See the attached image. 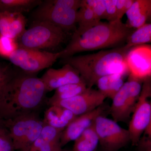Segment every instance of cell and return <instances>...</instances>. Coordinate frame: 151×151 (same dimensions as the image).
<instances>
[{"instance_id":"cell-1","label":"cell","mask_w":151,"mask_h":151,"mask_svg":"<svg viewBox=\"0 0 151 151\" xmlns=\"http://www.w3.org/2000/svg\"><path fill=\"white\" fill-rule=\"evenodd\" d=\"M41 78L33 74H14L3 91L0 116L5 120L23 113L37 112L47 103V93Z\"/></svg>"},{"instance_id":"cell-2","label":"cell","mask_w":151,"mask_h":151,"mask_svg":"<svg viewBox=\"0 0 151 151\" xmlns=\"http://www.w3.org/2000/svg\"><path fill=\"white\" fill-rule=\"evenodd\" d=\"M131 48L124 45L90 54L73 55L62 59L61 62L77 70L87 88H92L103 76L113 74L124 76L129 73L126 57Z\"/></svg>"},{"instance_id":"cell-3","label":"cell","mask_w":151,"mask_h":151,"mask_svg":"<svg viewBox=\"0 0 151 151\" xmlns=\"http://www.w3.org/2000/svg\"><path fill=\"white\" fill-rule=\"evenodd\" d=\"M122 20L100 22L81 35L71 37L67 46L60 51V59L79 52L108 49L122 46L133 32Z\"/></svg>"},{"instance_id":"cell-4","label":"cell","mask_w":151,"mask_h":151,"mask_svg":"<svg viewBox=\"0 0 151 151\" xmlns=\"http://www.w3.org/2000/svg\"><path fill=\"white\" fill-rule=\"evenodd\" d=\"M81 0H47L42 1L32 14L34 21L51 23L65 32L77 26V14Z\"/></svg>"},{"instance_id":"cell-5","label":"cell","mask_w":151,"mask_h":151,"mask_svg":"<svg viewBox=\"0 0 151 151\" xmlns=\"http://www.w3.org/2000/svg\"><path fill=\"white\" fill-rule=\"evenodd\" d=\"M66 36L67 32L51 23L34 21L17 41L19 47L41 50L57 48Z\"/></svg>"},{"instance_id":"cell-6","label":"cell","mask_w":151,"mask_h":151,"mask_svg":"<svg viewBox=\"0 0 151 151\" xmlns=\"http://www.w3.org/2000/svg\"><path fill=\"white\" fill-rule=\"evenodd\" d=\"M37 113H23L5 120V127L15 151L27 149L40 136L44 124Z\"/></svg>"},{"instance_id":"cell-7","label":"cell","mask_w":151,"mask_h":151,"mask_svg":"<svg viewBox=\"0 0 151 151\" xmlns=\"http://www.w3.org/2000/svg\"><path fill=\"white\" fill-rule=\"evenodd\" d=\"M143 81L129 76L128 80L112 99L110 109L113 121L129 122L142 91Z\"/></svg>"},{"instance_id":"cell-8","label":"cell","mask_w":151,"mask_h":151,"mask_svg":"<svg viewBox=\"0 0 151 151\" xmlns=\"http://www.w3.org/2000/svg\"><path fill=\"white\" fill-rule=\"evenodd\" d=\"M151 119V77L143 82L142 91L132 118L129 130L132 145H138Z\"/></svg>"},{"instance_id":"cell-9","label":"cell","mask_w":151,"mask_h":151,"mask_svg":"<svg viewBox=\"0 0 151 151\" xmlns=\"http://www.w3.org/2000/svg\"><path fill=\"white\" fill-rule=\"evenodd\" d=\"M61 53L19 47L9 60L26 73L33 74L47 68L60 58Z\"/></svg>"},{"instance_id":"cell-10","label":"cell","mask_w":151,"mask_h":151,"mask_svg":"<svg viewBox=\"0 0 151 151\" xmlns=\"http://www.w3.org/2000/svg\"><path fill=\"white\" fill-rule=\"evenodd\" d=\"M94 127L99 144L105 151H118L131 142L128 129L122 128L118 123L103 115L96 118Z\"/></svg>"},{"instance_id":"cell-11","label":"cell","mask_w":151,"mask_h":151,"mask_svg":"<svg viewBox=\"0 0 151 151\" xmlns=\"http://www.w3.org/2000/svg\"><path fill=\"white\" fill-rule=\"evenodd\" d=\"M129 76L144 81L151 77V46L142 45L130 49L126 57Z\"/></svg>"},{"instance_id":"cell-12","label":"cell","mask_w":151,"mask_h":151,"mask_svg":"<svg viewBox=\"0 0 151 151\" xmlns=\"http://www.w3.org/2000/svg\"><path fill=\"white\" fill-rule=\"evenodd\" d=\"M106 97L98 90L88 88L85 92L70 99L57 101V105L70 110L76 116L93 111L103 105Z\"/></svg>"},{"instance_id":"cell-13","label":"cell","mask_w":151,"mask_h":151,"mask_svg":"<svg viewBox=\"0 0 151 151\" xmlns=\"http://www.w3.org/2000/svg\"><path fill=\"white\" fill-rule=\"evenodd\" d=\"M40 78L47 92L66 84L84 82L78 71L67 64L58 69L50 68Z\"/></svg>"},{"instance_id":"cell-14","label":"cell","mask_w":151,"mask_h":151,"mask_svg":"<svg viewBox=\"0 0 151 151\" xmlns=\"http://www.w3.org/2000/svg\"><path fill=\"white\" fill-rule=\"evenodd\" d=\"M105 110L103 105L93 111L77 116L63 131L60 138L62 147L70 142H74L85 130L92 126L98 116L103 115Z\"/></svg>"},{"instance_id":"cell-15","label":"cell","mask_w":151,"mask_h":151,"mask_svg":"<svg viewBox=\"0 0 151 151\" xmlns=\"http://www.w3.org/2000/svg\"><path fill=\"white\" fill-rule=\"evenodd\" d=\"M63 131L44 125L39 137L28 148L21 151H62L60 138Z\"/></svg>"},{"instance_id":"cell-16","label":"cell","mask_w":151,"mask_h":151,"mask_svg":"<svg viewBox=\"0 0 151 151\" xmlns=\"http://www.w3.org/2000/svg\"><path fill=\"white\" fill-rule=\"evenodd\" d=\"M26 24L22 14L0 12V35L17 40L26 30Z\"/></svg>"},{"instance_id":"cell-17","label":"cell","mask_w":151,"mask_h":151,"mask_svg":"<svg viewBox=\"0 0 151 151\" xmlns=\"http://www.w3.org/2000/svg\"><path fill=\"white\" fill-rule=\"evenodd\" d=\"M77 116L67 108L51 105L45 110L42 120L44 125L64 130Z\"/></svg>"},{"instance_id":"cell-18","label":"cell","mask_w":151,"mask_h":151,"mask_svg":"<svg viewBox=\"0 0 151 151\" xmlns=\"http://www.w3.org/2000/svg\"><path fill=\"white\" fill-rule=\"evenodd\" d=\"M151 8V0H134L126 14L127 25L137 29L147 23Z\"/></svg>"},{"instance_id":"cell-19","label":"cell","mask_w":151,"mask_h":151,"mask_svg":"<svg viewBox=\"0 0 151 151\" xmlns=\"http://www.w3.org/2000/svg\"><path fill=\"white\" fill-rule=\"evenodd\" d=\"M124 77V76L119 74L105 76L98 79L95 85L106 98L112 100L125 83Z\"/></svg>"},{"instance_id":"cell-20","label":"cell","mask_w":151,"mask_h":151,"mask_svg":"<svg viewBox=\"0 0 151 151\" xmlns=\"http://www.w3.org/2000/svg\"><path fill=\"white\" fill-rule=\"evenodd\" d=\"M100 22L97 21L92 9L81 0L77 14V28L72 37L78 36Z\"/></svg>"},{"instance_id":"cell-21","label":"cell","mask_w":151,"mask_h":151,"mask_svg":"<svg viewBox=\"0 0 151 151\" xmlns=\"http://www.w3.org/2000/svg\"><path fill=\"white\" fill-rule=\"evenodd\" d=\"M99 144L94 123L74 141L72 151H95Z\"/></svg>"},{"instance_id":"cell-22","label":"cell","mask_w":151,"mask_h":151,"mask_svg":"<svg viewBox=\"0 0 151 151\" xmlns=\"http://www.w3.org/2000/svg\"><path fill=\"white\" fill-rule=\"evenodd\" d=\"M88 88L85 82L68 84L60 86L55 90L54 94L51 97L47 99V105H49L54 102L70 99L82 94Z\"/></svg>"},{"instance_id":"cell-23","label":"cell","mask_w":151,"mask_h":151,"mask_svg":"<svg viewBox=\"0 0 151 151\" xmlns=\"http://www.w3.org/2000/svg\"><path fill=\"white\" fill-rule=\"evenodd\" d=\"M40 0H0V12L22 14L38 6Z\"/></svg>"},{"instance_id":"cell-24","label":"cell","mask_w":151,"mask_h":151,"mask_svg":"<svg viewBox=\"0 0 151 151\" xmlns=\"http://www.w3.org/2000/svg\"><path fill=\"white\" fill-rule=\"evenodd\" d=\"M151 43V23H146L135 29L127 40L125 45L128 47Z\"/></svg>"},{"instance_id":"cell-25","label":"cell","mask_w":151,"mask_h":151,"mask_svg":"<svg viewBox=\"0 0 151 151\" xmlns=\"http://www.w3.org/2000/svg\"><path fill=\"white\" fill-rule=\"evenodd\" d=\"M19 47L16 40L0 35V55L9 58Z\"/></svg>"},{"instance_id":"cell-26","label":"cell","mask_w":151,"mask_h":151,"mask_svg":"<svg viewBox=\"0 0 151 151\" xmlns=\"http://www.w3.org/2000/svg\"><path fill=\"white\" fill-rule=\"evenodd\" d=\"M84 3L92 9L98 22L104 19L105 5L104 0H84Z\"/></svg>"},{"instance_id":"cell-27","label":"cell","mask_w":151,"mask_h":151,"mask_svg":"<svg viewBox=\"0 0 151 151\" xmlns=\"http://www.w3.org/2000/svg\"><path fill=\"white\" fill-rule=\"evenodd\" d=\"M105 5V14L104 19L108 22L116 21L118 19L117 16L116 2L117 0H104Z\"/></svg>"},{"instance_id":"cell-28","label":"cell","mask_w":151,"mask_h":151,"mask_svg":"<svg viewBox=\"0 0 151 151\" xmlns=\"http://www.w3.org/2000/svg\"><path fill=\"white\" fill-rule=\"evenodd\" d=\"M0 151H15L6 128L0 129Z\"/></svg>"},{"instance_id":"cell-29","label":"cell","mask_w":151,"mask_h":151,"mask_svg":"<svg viewBox=\"0 0 151 151\" xmlns=\"http://www.w3.org/2000/svg\"><path fill=\"white\" fill-rule=\"evenodd\" d=\"M137 146L139 148V151H149L151 150V119Z\"/></svg>"},{"instance_id":"cell-30","label":"cell","mask_w":151,"mask_h":151,"mask_svg":"<svg viewBox=\"0 0 151 151\" xmlns=\"http://www.w3.org/2000/svg\"><path fill=\"white\" fill-rule=\"evenodd\" d=\"M14 74L9 66L0 65V88H4Z\"/></svg>"},{"instance_id":"cell-31","label":"cell","mask_w":151,"mask_h":151,"mask_svg":"<svg viewBox=\"0 0 151 151\" xmlns=\"http://www.w3.org/2000/svg\"><path fill=\"white\" fill-rule=\"evenodd\" d=\"M134 0H117L116 9L118 19L122 20L130 9Z\"/></svg>"},{"instance_id":"cell-32","label":"cell","mask_w":151,"mask_h":151,"mask_svg":"<svg viewBox=\"0 0 151 151\" xmlns=\"http://www.w3.org/2000/svg\"><path fill=\"white\" fill-rule=\"evenodd\" d=\"M5 128V120L0 116V129Z\"/></svg>"},{"instance_id":"cell-33","label":"cell","mask_w":151,"mask_h":151,"mask_svg":"<svg viewBox=\"0 0 151 151\" xmlns=\"http://www.w3.org/2000/svg\"><path fill=\"white\" fill-rule=\"evenodd\" d=\"M147 23H151V8L147 20Z\"/></svg>"},{"instance_id":"cell-34","label":"cell","mask_w":151,"mask_h":151,"mask_svg":"<svg viewBox=\"0 0 151 151\" xmlns=\"http://www.w3.org/2000/svg\"><path fill=\"white\" fill-rule=\"evenodd\" d=\"M62 151H68L66 150H63Z\"/></svg>"},{"instance_id":"cell-35","label":"cell","mask_w":151,"mask_h":151,"mask_svg":"<svg viewBox=\"0 0 151 151\" xmlns=\"http://www.w3.org/2000/svg\"><path fill=\"white\" fill-rule=\"evenodd\" d=\"M151 151V150H150V151Z\"/></svg>"}]
</instances>
